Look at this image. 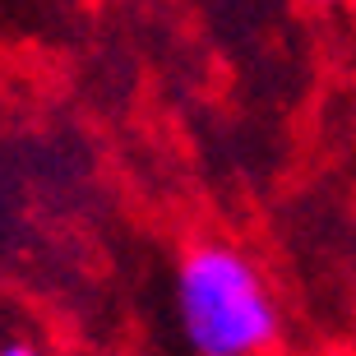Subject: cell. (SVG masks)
<instances>
[{
  "label": "cell",
  "instance_id": "obj_2",
  "mask_svg": "<svg viewBox=\"0 0 356 356\" xmlns=\"http://www.w3.org/2000/svg\"><path fill=\"white\" fill-rule=\"evenodd\" d=\"M0 356H42V352H33V347H24V343H14V347H5Z\"/></svg>",
  "mask_w": 356,
  "mask_h": 356
},
{
  "label": "cell",
  "instance_id": "obj_1",
  "mask_svg": "<svg viewBox=\"0 0 356 356\" xmlns=\"http://www.w3.org/2000/svg\"><path fill=\"white\" fill-rule=\"evenodd\" d=\"M185 343L199 356H259L277 338V305L254 264L227 245H199L176 273Z\"/></svg>",
  "mask_w": 356,
  "mask_h": 356
}]
</instances>
